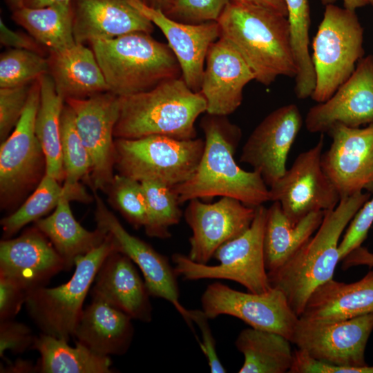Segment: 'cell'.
Listing matches in <instances>:
<instances>
[{"instance_id": "30bf717a", "label": "cell", "mask_w": 373, "mask_h": 373, "mask_svg": "<svg viewBox=\"0 0 373 373\" xmlns=\"http://www.w3.org/2000/svg\"><path fill=\"white\" fill-rule=\"evenodd\" d=\"M373 330V314L348 320L319 322L298 318L291 343L324 363L325 373H373L365 359Z\"/></svg>"}, {"instance_id": "bcb514c9", "label": "cell", "mask_w": 373, "mask_h": 373, "mask_svg": "<svg viewBox=\"0 0 373 373\" xmlns=\"http://www.w3.org/2000/svg\"><path fill=\"white\" fill-rule=\"evenodd\" d=\"M342 261L343 270L359 265L373 267V253L369 251L367 248L360 246L350 252Z\"/></svg>"}, {"instance_id": "b9f144b4", "label": "cell", "mask_w": 373, "mask_h": 373, "mask_svg": "<svg viewBox=\"0 0 373 373\" xmlns=\"http://www.w3.org/2000/svg\"><path fill=\"white\" fill-rule=\"evenodd\" d=\"M36 336L26 325L13 319L0 321V357L4 359L6 350L21 354L32 348Z\"/></svg>"}, {"instance_id": "52a82bcc", "label": "cell", "mask_w": 373, "mask_h": 373, "mask_svg": "<svg viewBox=\"0 0 373 373\" xmlns=\"http://www.w3.org/2000/svg\"><path fill=\"white\" fill-rule=\"evenodd\" d=\"M312 49L316 84L311 97L321 103L350 77L364 57L363 28L355 10L326 5Z\"/></svg>"}, {"instance_id": "816d5d0a", "label": "cell", "mask_w": 373, "mask_h": 373, "mask_svg": "<svg viewBox=\"0 0 373 373\" xmlns=\"http://www.w3.org/2000/svg\"><path fill=\"white\" fill-rule=\"evenodd\" d=\"M149 1L147 3L152 8L160 9L164 12L168 8L171 0H146Z\"/></svg>"}, {"instance_id": "1f68e13d", "label": "cell", "mask_w": 373, "mask_h": 373, "mask_svg": "<svg viewBox=\"0 0 373 373\" xmlns=\"http://www.w3.org/2000/svg\"><path fill=\"white\" fill-rule=\"evenodd\" d=\"M32 348L40 354L39 372H113L110 356L98 354L78 341L71 347L64 339L41 333L36 336Z\"/></svg>"}, {"instance_id": "7dc6e473", "label": "cell", "mask_w": 373, "mask_h": 373, "mask_svg": "<svg viewBox=\"0 0 373 373\" xmlns=\"http://www.w3.org/2000/svg\"><path fill=\"white\" fill-rule=\"evenodd\" d=\"M39 370L38 365L34 366L33 364L28 361L19 359L14 363H10L7 361L6 365H1V372H14V373H24V372H35Z\"/></svg>"}, {"instance_id": "6da1fadb", "label": "cell", "mask_w": 373, "mask_h": 373, "mask_svg": "<svg viewBox=\"0 0 373 373\" xmlns=\"http://www.w3.org/2000/svg\"><path fill=\"white\" fill-rule=\"evenodd\" d=\"M200 127L204 147L198 166L189 179L173 187L180 203L216 196L233 198L251 207L270 201L269 189L260 173L245 171L235 161L239 127L227 116L208 113Z\"/></svg>"}, {"instance_id": "3957f363", "label": "cell", "mask_w": 373, "mask_h": 373, "mask_svg": "<svg viewBox=\"0 0 373 373\" xmlns=\"http://www.w3.org/2000/svg\"><path fill=\"white\" fill-rule=\"evenodd\" d=\"M370 195L369 192L361 191L341 198L334 209L325 212L315 235L283 266L267 272L271 287L284 294L298 318L312 291L332 279L336 265L341 261L340 237Z\"/></svg>"}, {"instance_id": "e0dca14e", "label": "cell", "mask_w": 373, "mask_h": 373, "mask_svg": "<svg viewBox=\"0 0 373 373\" xmlns=\"http://www.w3.org/2000/svg\"><path fill=\"white\" fill-rule=\"evenodd\" d=\"M327 134L332 142L322 154L321 165L341 198L363 190L373 193V124H337Z\"/></svg>"}, {"instance_id": "4dcf8cb0", "label": "cell", "mask_w": 373, "mask_h": 373, "mask_svg": "<svg viewBox=\"0 0 373 373\" xmlns=\"http://www.w3.org/2000/svg\"><path fill=\"white\" fill-rule=\"evenodd\" d=\"M290 343L278 333L253 327L242 330L235 341L245 358L238 372L288 373L294 358Z\"/></svg>"}, {"instance_id": "60d3db41", "label": "cell", "mask_w": 373, "mask_h": 373, "mask_svg": "<svg viewBox=\"0 0 373 373\" xmlns=\"http://www.w3.org/2000/svg\"><path fill=\"white\" fill-rule=\"evenodd\" d=\"M373 224V197L359 209L351 220L342 241L338 245L341 261L350 252L361 246Z\"/></svg>"}, {"instance_id": "f6af8a7d", "label": "cell", "mask_w": 373, "mask_h": 373, "mask_svg": "<svg viewBox=\"0 0 373 373\" xmlns=\"http://www.w3.org/2000/svg\"><path fill=\"white\" fill-rule=\"evenodd\" d=\"M0 41L5 46L14 49H23L43 54L42 45L30 35L15 31L8 28L3 20H0Z\"/></svg>"}, {"instance_id": "ba28073f", "label": "cell", "mask_w": 373, "mask_h": 373, "mask_svg": "<svg viewBox=\"0 0 373 373\" xmlns=\"http://www.w3.org/2000/svg\"><path fill=\"white\" fill-rule=\"evenodd\" d=\"M267 208L256 207L250 227L240 236L221 245L214 257L219 264L196 262L182 254H174L172 261L177 276L184 280L224 279L236 282L252 293L271 289L264 260L263 240Z\"/></svg>"}, {"instance_id": "ab89813d", "label": "cell", "mask_w": 373, "mask_h": 373, "mask_svg": "<svg viewBox=\"0 0 373 373\" xmlns=\"http://www.w3.org/2000/svg\"><path fill=\"white\" fill-rule=\"evenodd\" d=\"M31 84L0 88V138L3 142L15 128L26 108Z\"/></svg>"}, {"instance_id": "681fc988", "label": "cell", "mask_w": 373, "mask_h": 373, "mask_svg": "<svg viewBox=\"0 0 373 373\" xmlns=\"http://www.w3.org/2000/svg\"><path fill=\"white\" fill-rule=\"evenodd\" d=\"M338 0H321L322 4L326 6L333 4ZM345 8L356 10V9L361 8L368 4L367 0H342Z\"/></svg>"}, {"instance_id": "d590c367", "label": "cell", "mask_w": 373, "mask_h": 373, "mask_svg": "<svg viewBox=\"0 0 373 373\" xmlns=\"http://www.w3.org/2000/svg\"><path fill=\"white\" fill-rule=\"evenodd\" d=\"M63 195L60 182L45 174L25 202L12 214L1 219L4 238H10L26 224L36 222L55 209Z\"/></svg>"}, {"instance_id": "4fadbf2b", "label": "cell", "mask_w": 373, "mask_h": 373, "mask_svg": "<svg viewBox=\"0 0 373 373\" xmlns=\"http://www.w3.org/2000/svg\"><path fill=\"white\" fill-rule=\"evenodd\" d=\"M201 303L209 319L232 316L253 328L280 334L290 341L298 320L284 294L272 287L264 293H246L213 283L203 292Z\"/></svg>"}, {"instance_id": "7bdbcfd3", "label": "cell", "mask_w": 373, "mask_h": 373, "mask_svg": "<svg viewBox=\"0 0 373 373\" xmlns=\"http://www.w3.org/2000/svg\"><path fill=\"white\" fill-rule=\"evenodd\" d=\"M189 317L195 323L200 331L202 341L200 342V348L205 355L211 373H224L226 369L221 363L216 350V341L209 324V318L200 309H189Z\"/></svg>"}, {"instance_id": "44dd1931", "label": "cell", "mask_w": 373, "mask_h": 373, "mask_svg": "<svg viewBox=\"0 0 373 373\" xmlns=\"http://www.w3.org/2000/svg\"><path fill=\"white\" fill-rule=\"evenodd\" d=\"M128 1L161 30L179 62L184 82L193 91H200L208 50L220 37L218 21L184 23L169 18L142 0Z\"/></svg>"}, {"instance_id": "7c38bea8", "label": "cell", "mask_w": 373, "mask_h": 373, "mask_svg": "<svg viewBox=\"0 0 373 373\" xmlns=\"http://www.w3.org/2000/svg\"><path fill=\"white\" fill-rule=\"evenodd\" d=\"M323 135L311 149L300 153L291 166L269 187L270 201L280 203L293 224L309 213L329 211L341 196L321 165Z\"/></svg>"}, {"instance_id": "e575fe53", "label": "cell", "mask_w": 373, "mask_h": 373, "mask_svg": "<svg viewBox=\"0 0 373 373\" xmlns=\"http://www.w3.org/2000/svg\"><path fill=\"white\" fill-rule=\"evenodd\" d=\"M147 206L146 233L153 238L171 237L169 228L178 224L182 213L173 187L151 181L142 182Z\"/></svg>"}, {"instance_id": "11a10c76", "label": "cell", "mask_w": 373, "mask_h": 373, "mask_svg": "<svg viewBox=\"0 0 373 373\" xmlns=\"http://www.w3.org/2000/svg\"><path fill=\"white\" fill-rule=\"evenodd\" d=\"M143 1H144L146 3V0H142Z\"/></svg>"}, {"instance_id": "277c9868", "label": "cell", "mask_w": 373, "mask_h": 373, "mask_svg": "<svg viewBox=\"0 0 373 373\" xmlns=\"http://www.w3.org/2000/svg\"><path fill=\"white\" fill-rule=\"evenodd\" d=\"M119 99L115 138L164 135L178 140L194 139L195 122L207 111L202 94L191 90L182 77Z\"/></svg>"}, {"instance_id": "d6986e66", "label": "cell", "mask_w": 373, "mask_h": 373, "mask_svg": "<svg viewBox=\"0 0 373 373\" xmlns=\"http://www.w3.org/2000/svg\"><path fill=\"white\" fill-rule=\"evenodd\" d=\"M305 124L309 132L321 134L337 124L358 128L373 124V55L363 57L327 100L309 108Z\"/></svg>"}, {"instance_id": "f1b7e54d", "label": "cell", "mask_w": 373, "mask_h": 373, "mask_svg": "<svg viewBox=\"0 0 373 373\" xmlns=\"http://www.w3.org/2000/svg\"><path fill=\"white\" fill-rule=\"evenodd\" d=\"M70 201L63 195L51 215L35 222L64 260L66 271L75 265L77 257L99 246L108 234L97 227L94 231L84 228L73 215Z\"/></svg>"}, {"instance_id": "8d00e7d4", "label": "cell", "mask_w": 373, "mask_h": 373, "mask_svg": "<svg viewBox=\"0 0 373 373\" xmlns=\"http://www.w3.org/2000/svg\"><path fill=\"white\" fill-rule=\"evenodd\" d=\"M48 58L34 51L11 48L0 57V88L31 84L48 74Z\"/></svg>"}, {"instance_id": "ee69618b", "label": "cell", "mask_w": 373, "mask_h": 373, "mask_svg": "<svg viewBox=\"0 0 373 373\" xmlns=\"http://www.w3.org/2000/svg\"><path fill=\"white\" fill-rule=\"evenodd\" d=\"M28 291L17 283L0 276V321L13 319L25 304Z\"/></svg>"}, {"instance_id": "c3c4849f", "label": "cell", "mask_w": 373, "mask_h": 373, "mask_svg": "<svg viewBox=\"0 0 373 373\" xmlns=\"http://www.w3.org/2000/svg\"><path fill=\"white\" fill-rule=\"evenodd\" d=\"M232 1L248 3L261 6L274 10L284 16H287V9L285 0H231Z\"/></svg>"}, {"instance_id": "ac0fdd59", "label": "cell", "mask_w": 373, "mask_h": 373, "mask_svg": "<svg viewBox=\"0 0 373 373\" xmlns=\"http://www.w3.org/2000/svg\"><path fill=\"white\" fill-rule=\"evenodd\" d=\"M303 123L298 107L289 104L267 115L245 143L240 162L260 173L270 187L285 173L289 152Z\"/></svg>"}, {"instance_id": "f35d334b", "label": "cell", "mask_w": 373, "mask_h": 373, "mask_svg": "<svg viewBox=\"0 0 373 373\" xmlns=\"http://www.w3.org/2000/svg\"><path fill=\"white\" fill-rule=\"evenodd\" d=\"M231 0H171L164 12L169 18L184 23L217 21Z\"/></svg>"}, {"instance_id": "5bb4252c", "label": "cell", "mask_w": 373, "mask_h": 373, "mask_svg": "<svg viewBox=\"0 0 373 373\" xmlns=\"http://www.w3.org/2000/svg\"><path fill=\"white\" fill-rule=\"evenodd\" d=\"M73 111L76 126L92 162L90 184L94 191L108 190L114 178V128L119 96L110 91L82 99L65 100Z\"/></svg>"}, {"instance_id": "2e32d148", "label": "cell", "mask_w": 373, "mask_h": 373, "mask_svg": "<svg viewBox=\"0 0 373 373\" xmlns=\"http://www.w3.org/2000/svg\"><path fill=\"white\" fill-rule=\"evenodd\" d=\"M256 207L240 200L221 197L213 203L193 199L184 211V218L192 231L189 258L207 264L223 244L243 233L251 225Z\"/></svg>"}, {"instance_id": "7a4b0ae2", "label": "cell", "mask_w": 373, "mask_h": 373, "mask_svg": "<svg viewBox=\"0 0 373 373\" xmlns=\"http://www.w3.org/2000/svg\"><path fill=\"white\" fill-rule=\"evenodd\" d=\"M217 21L220 36L240 54L256 81L269 86L279 76L296 77L286 16L261 6L230 1Z\"/></svg>"}, {"instance_id": "83f0119b", "label": "cell", "mask_w": 373, "mask_h": 373, "mask_svg": "<svg viewBox=\"0 0 373 373\" xmlns=\"http://www.w3.org/2000/svg\"><path fill=\"white\" fill-rule=\"evenodd\" d=\"M324 211L309 213L295 224L291 223L280 203L267 208L263 249L265 268L271 271L287 262L321 226Z\"/></svg>"}, {"instance_id": "d6a6232c", "label": "cell", "mask_w": 373, "mask_h": 373, "mask_svg": "<svg viewBox=\"0 0 373 373\" xmlns=\"http://www.w3.org/2000/svg\"><path fill=\"white\" fill-rule=\"evenodd\" d=\"M40 102L35 120V133L46 157V174L60 183L64 180L60 118L64 99L57 93L50 75L39 78Z\"/></svg>"}, {"instance_id": "8fae6325", "label": "cell", "mask_w": 373, "mask_h": 373, "mask_svg": "<svg viewBox=\"0 0 373 373\" xmlns=\"http://www.w3.org/2000/svg\"><path fill=\"white\" fill-rule=\"evenodd\" d=\"M39 79L32 83L21 118L0 147V199L2 209L13 207L37 186L46 174V157L35 133L40 102Z\"/></svg>"}, {"instance_id": "f907efd6", "label": "cell", "mask_w": 373, "mask_h": 373, "mask_svg": "<svg viewBox=\"0 0 373 373\" xmlns=\"http://www.w3.org/2000/svg\"><path fill=\"white\" fill-rule=\"evenodd\" d=\"M72 1L73 0H24L23 6L29 8H41Z\"/></svg>"}, {"instance_id": "cb8c5ba5", "label": "cell", "mask_w": 373, "mask_h": 373, "mask_svg": "<svg viewBox=\"0 0 373 373\" xmlns=\"http://www.w3.org/2000/svg\"><path fill=\"white\" fill-rule=\"evenodd\" d=\"M73 34L85 44L133 32L151 34L153 24L128 0H73Z\"/></svg>"}, {"instance_id": "603a6c76", "label": "cell", "mask_w": 373, "mask_h": 373, "mask_svg": "<svg viewBox=\"0 0 373 373\" xmlns=\"http://www.w3.org/2000/svg\"><path fill=\"white\" fill-rule=\"evenodd\" d=\"M135 263L125 254L113 251L102 263L91 290L93 299L101 300L132 319L152 320L150 294Z\"/></svg>"}, {"instance_id": "db71d44e", "label": "cell", "mask_w": 373, "mask_h": 373, "mask_svg": "<svg viewBox=\"0 0 373 373\" xmlns=\"http://www.w3.org/2000/svg\"><path fill=\"white\" fill-rule=\"evenodd\" d=\"M368 4H370L373 6V0H367Z\"/></svg>"}, {"instance_id": "d4e9b609", "label": "cell", "mask_w": 373, "mask_h": 373, "mask_svg": "<svg viewBox=\"0 0 373 373\" xmlns=\"http://www.w3.org/2000/svg\"><path fill=\"white\" fill-rule=\"evenodd\" d=\"M373 314V271L345 283L330 279L316 287L299 318L319 322L351 319Z\"/></svg>"}, {"instance_id": "f5cc1de1", "label": "cell", "mask_w": 373, "mask_h": 373, "mask_svg": "<svg viewBox=\"0 0 373 373\" xmlns=\"http://www.w3.org/2000/svg\"><path fill=\"white\" fill-rule=\"evenodd\" d=\"M6 2L14 10L23 6L24 0H6Z\"/></svg>"}, {"instance_id": "4316f807", "label": "cell", "mask_w": 373, "mask_h": 373, "mask_svg": "<svg viewBox=\"0 0 373 373\" xmlns=\"http://www.w3.org/2000/svg\"><path fill=\"white\" fill-rule=\"evenodd\" d=\"M48 74L57 93L64 99H82L109 91L91 48L76 43L73 46L49 52Z\"/></svg>"}, {"instance_id": "ffe728a7", "label": "cell", "mask_w": 373, "mask_h": 373, "mask_svg": "<svg viewBox=\"0 0 373 373\" xmlns=\"http://www.w3.org/2000/svg\"><path fill=\"white\" fill-rule=\"evenodd\" d=\"M254 75L245 59L224 37L213 43L207 55L200 92L207 113L227 116L241 104L243 90Z\"/></svg>"}, {"instance_id": "7402d4cb", "label": "cell", "mask_w": 373, "mask_h": 373, "mask_svg": "<svg viewBox=\"0 0 373 373\" xmlns=\"http://www.w3.org/2000/svg\"><path fill=\"white\" fill-rule=\"evenodd\" d=\"M64 270V260L35 226L17 238L0 242V276L17 283L28 293L44 287Z\"/></svg>"}, {"instance_id": "9c48e42d", "label": "cell", "mask_w": 373, "mask_h": 373, "mask_svg": "<svg viewBox=\"0 0 373 373\" xmlns=\"http://www.w3.org/2000/svg\"><path fill=\"white\" fill-rule=\"evenodd\" d=\"M115 250L113 239L108 233L99 246L76 258L75 272L67 283L52 288L40 287L28 293L25 304L42 333L69 341L99 268Z\"/></svg>"}, {"instance_id": "8992f818", "label": "cell", "mask_w": 373, "mask_h": 373, "mask_svg": "<svg viewBox=\"0 0 373 373\" xmlns=\"http://www.w3.org/2000/svg\"><path fill=\"white\" fill-rule=\"evenodd\" d=\"M204 140L164 135L115 140V167L119 174L140 182L173 187L191 178L202 157Z\"/></svg>"}, {"instance_id": "836d02e7", "label": "cell", "mask_w": 373, "mask_h": 373, "mask_svg": "<svg viewBox=\"0 0 373 373\" xmlns=\"http://www.w3.org/2000/svg\"><path fill=\"white\" fill-rule=\"evenodd\" d=\"M62 162L64 171V195L71 201H92L79 180L90 177L92 162L79 134L73 109L65 103L60 118Z\"/></svg>"}, {"instance_id": "484cf974", "label": "cell", "mask_w": 373, "mask_h": 373, "mask_svg": "<svg viewBox=\"0 0 373 373\" xmlns=\"http://www.w3.org/2000/svg\"><path fill=\"white\" fill-rule=\"evenodd\" d=\"M134 335L132 318L99 299L83 309L73 333L76 341L103 356L123 355Z\"/></svg>"}, {"instance_id": "9a60e30c", "label": "cell", "mask_w": 373, "mask_h": 373, "mask_svg": "<svg viewBox=\"0 0 373 373\" xmlns=\"http://www.w3.org/2000/svg\"><path fill=\"white\" fill-rule=\"evenodd\" d=\"M94 198L97 227L111 235L116 251L127 256L137 265L149 294L171 303L195 334L189 310L179 300L178 276L168 258L144 240L129 233L117 217L108 210L96 191H94Z\"/></svg>"}, {"instance_id": "5b68a950", "label": "cell", "mask_w": 373, "mask_h": 373, "mask_svg": "<svg viewBox=\"0 0 373 373\" xmlns=\"http://www.w3.org/2000/svg\"><path fill=\"white\" fill-rule=\"evenodd\" d=\"M109 91L126 96L149 90L182 77L179 62L168 44L144 32H133L89 44Z\"/></svg>"}, {"instance_id": "74e56055", "label": "cell", "mask_w": 373, "mask_h": 373, "mask_svg": "<svg viewBox=\"0 0 373 373\" xmlns=\"http://www.w3.org/2000/svg\"><path fill=\"white\" fill-rule=\"evenodd\" d=\"M115 207L135 228L144 227L147 206L142 183L127 176L115 175L108 190Z\"/></svg>"}, {"instance_id": "f546056e", "label": "cell", "mask_w": 373, "mask_h": 373, "mask_svg": "<svg viewBox=\"0 0 373 373\" xmlns=\"http://www.w3.org/2000/svg\"><path fill=\"white\" fill-rule=\"evenodd\" d=\"M12 18L49 52L60 51L76 44L72 1L41 8L23 6L13 10Z\"/></svg>"}]
</instances>
